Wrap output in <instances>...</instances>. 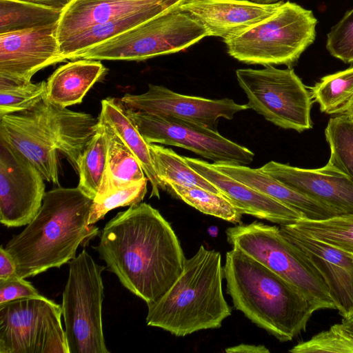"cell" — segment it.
<instances>
[{
  "instance_id": "7",
  "label": "cell",
  "mask_w": 353,
  "mask_h": 353,
  "mask_svg": "<svg viewBox=\"0 0 353 353\" xmlns=\"http://www.w3.org/2000/svg\"><path fill=\"white\" fill-rule=\"evenodd\" d=\"M227 241L297 288L317 308L334 309L319 271L283 236L279 227L254 221L226 230Z\"/></svg>"
},
{
  "instance_id": "3",
  "label": "cell",
  "mask_w": 353,
  "mask_h": 353,
  "mask_svg": "<svg viewBox=\"0 0 353 353\" xmlns=\"http://www.w3.org/2000/svg\"><path fill=\"white\" fill-rule=\"evenodd\" d=\"M223 276L236 310L281 342L305 332L318 311L297 288L236 248L226 253Z\"/></svg>"
},
{
  "instance_id": "29",
  "label": "cell",
  "mask_w": 353,
  "mask_h": 353,
  "mask_svg": "<svg viewBox=\"0 0 353 353\" xmlns=\"http://www.w3.org/2000/svg\"><path fill=\"white\" fill-rule=\"evenodd\" d=\"M108 148V134L98 122V129L85 148L79 164L77 188L92 200L96 196L105 171Z\"/></svg>"
},
{
  "instance_id": "6",
  "label": "cell",
  "mask_w": 353,
  "mask_h": 353,
  "mask_svg": "<svg viewBox=\"0 0 353 353\" xmlns=\"http://www.w3.org/2000/svg\"><path fill=\"white\" fill-rule=\"evenodd\" d=\"M316 24L311 10L286 1L270 17L224 42L228 54L242 63L290 67L314 41Z\"/></svg>"
},
{
  "instance_id": "9",
  "label": "cell",
  "mask_w": 353,
  "mask_h": 353,
  "mask_svg": "<svg viewBox=\"0 0 353 353\" xmlns=\"http://www.w3.org/2000/svg\"><path fill=\"white\" fill-rule=\"evenodd\" d=\"M104 269L85 250L70 262L61 305L68 353H110L102 324Z\"/></svg>"
},
{
  "instance_id": "1",
  "label": "cell",
  "mask_w": 353,
  "mask_h": 353,
  "mask_svg": "<svg viewBox=\"0 0 353 353\" xmlns=\"http://www.w3.org/2000/svg\"><path fill=\"white\" fill-rule=\"evenodd\" d=\"M94 248L121 283L147 305L172 287L185 260L170 224L146 203L117 213Z\"/></svg>"
},
{
  "instance_id": "21",
  "label": "cell",
  "mask_w": 353,
  "mask_h": 353,
  "mask_svg": "<svg viewBox=\"0 0 353 353\" xmlns=\"http://www.w3.org/2000/svg\"><path fill=\"white\" fill-rule=\"evenodd\" d=\"M212 164L229 176L294 209L305 219L318 221L341 216L335 208L288 187L260 168L228 163Z\"/></svg>"
},
{
  "instance_id": "15",
  "label": "cell",
  "mask_w": 353,
  "mask_h": 353,
  "mask_svg": "<svg viewBox=\"0 0 353 353\" xmlns=\"http://www.w3.org/2000/svg\"><path fill=\"white\" fill-rule=\"evenodd\" d=\"M58 24L0 34V77L28 83L41 69L65 61Z\"/></svg>"
},
{
  "instance_id": "14",
  "label": "cell",
  "mask_w": 353,
  "mask_h": 353,
  "mask_svg": "<svg viewBox=\"0 0 353 353\" xmlns=\"http://www.w3.org/2000/svg\"><path fill=\"white\" fill-rule=\"evenodd\" d=\"M132 110L156 115H167L192 121L216 130L220 118L232 119L239 112L249 109L228 98L210 99L176 93L163 85L149 84L140 94H125L119 98Z\"/></svg>"
},
{
  "instance_id": "37",
  "label": "cell",
  "mask_w": 353,
  "mask_h": 353,
  "mask_svg": "<svg viewBox=\"0 0 353 353\" xmlns=\"http://www.w3.org/2000/svg\"><path fill=\"white\" fill-rule=\"evenodd\" d=\"M39 294L30 282L19 276L0 281V304Z\"/></svg>"
},
{
  "instance_id": "31",
  "label": "cell",
  "mask_w": 353,
  "mask_h": 353,
  "mask_svg": "<svg viewBox=\"0 0 353 353\" xmlns=\"http://www.w3.org/2000/svg\"><path fill=\"white\" fill-rule=\"evenodd\" d=\"M296 230L353 256V219L336 216L325 220L301 218L290 224Z\"/></svg>"
},
{
  "instance_id": "16",
  "label": "cell",
  "mask_w": 353,
  "mask_h": 353,
  "mask_svg": "<svg viewBox=\"0 0 353 353\" xmlns=\"http://www.w3.org/2000/svg\"><path fill=\"white\" fill-rule=\"evenodd\" d=\"M289 243L321 274L335 310L343 319L353 316V256L311 237L290 225H280Z\"/></svg>"
},
{
  "instance_id": "20",
  "label": "cell",
  "mask_w": 353,
  "mask_h": 353,
  "mask_svg": "<svg viewBox=\"0 0 353 353\" xmlns=\"http://www.w3.org/2000/svg\"><path fill=\"white\" fill-rule=\"evenodd\" d=\"M185 0H75L62 13L59 43L95 25L151 9L170 10Z\"/></svg>"
},
{
  "instance_id": "27",
  "label": "cell",
  "mask_w": 353,
  "mask_h": 353,
  "mask_svg": "<svg viewBox=\"0 0 353 353\" xmlns=\"http://www.w3.org/2000/svg\"><path fill=\"white\" fill-rule=\"evenodd\" d=\"M149 150L157 176L165 185L172 182L183 186H198L221 193L213 184L194 170L184 157L176 154L171 148L149 143Z\"/></svg>"
},
{
  "instance_id": "26",
  "label": "cell",
  "mask_w": 353,
  "mask_h": 353,
  "mask_svg": "<svg viewBox=\"0 0 353 353\" xmlns=\"http://www.w3.org/2000/svg\"><path fill=\"white\" fill-rule=\"evenodd\" d=\"M310 89L322 112L353 119V66L322 77Z\"/></svg>"
},
{
  "instance_id": "28",
  "label": "cell",
  "mask_w": 353,
  "mask_h": 353,
  "mask_svg": "<svg viewBox=\"0 0 353 353\" xmlns=\"http://www.w3.org/2000/svg\"><path fill=\"white\" fill-rule=\"evenodd\" d=\"M62 13L19 0H0V34L57 23Z\"/></svg>"
},
{
  "instance_id": "2",
  "label": "cell",
  "mask_w": 353,
  "mask_h": 353,
  "mask_svg": "<svg viewBox=\"0 0 353 353\" xmlns=\"http://www.w3.org/2000/svg\"><path fill=\"white\" fill-rule=\"evenodd\" d=\"M92 200L77 187H58L46 192L33 220L5 246L17 274L26 279L74 259L79 245L99 234L88 223Z\"/></svg>"
},
{
  "instance_id": "38",
  "label": "cell",
  "mask_w": 353,
  "mask_h": 353,
  "mask_svg": "<svg viewBox=\"0 0 353 353\" xmlns=\"http://www.w3.org/2000/svg\"><path fill=\"white\" fill-rule=\"evenodd\" d=\"M18 276L15 262L9 252L3 247L0 248V281Z\"/></svg>"
},
{
  "instance_id": "41",
  "label": "cell",
  "mask_w": 353,
  "mask_h": 353,
  "mask_svg": "<svg viewBox=\"0 0 353 353\" xmlns=\"http://www.w3.org/2000/svg\"><path fill=\"white\" fill-rule=\"evenodd\" d=\"M341 324L347 332L353 337V316L348 319H343Z\"/></svg>"
},
{
  "instance_id": "44",
  "label": "cell",
  "mask_w": 353,
  "mask_h": 353,
  "mask_svg": "<svg viewBox=\"0 0 353 353\" xmlns=\"http://www.w3.org/2000/svg\"><path fill=\"white\" fill-rule=\"evenodd\" d=\"M344 216H347L351 217V218L353 219V215H344Z\"/></svg>"
},
{
  "instance_id": "34",
  "label": "cell",
  "mask_w": 353,
  "mask_h": 353,
  "mask_svg": "<svg viewBox=\"0 0 353 353\" xmlns=\"http://www.w3.org/2000/svg\"><path fill=\"white\" fill-rule=\"evenodd\" d=\"M289 352L292 353H353V337L341 323L321 332L310 339L299 343Z\"/></svg>"
},
{
  "instance_id": "8",
  "label": "cell",
  "mask_w": 353,
  "mask_h": 353,
  "mask_svg": "<svg viewBox=\"0 0 353 353\" xmlns=\"http://www.w3.org/2000/svg\"><path fill=\"white\" fill-rule=\"evenodd\" d=\"M208 36L205 27L176 7L77 55L72 60L143 61L182 51Z\"/></svg>"
},
{
  "instance_id": "4",
  "label": "cell",
  "mask_w": 353,
  "mask_h": 353,
  "mask_svg": "<svg viewBox=\"0 0 353 353\" xmlns=\"http://www.w3.org/2000/svg\"><path fill=\"white\" fill-rule=\"evenodd\" d=\"M98 122L90 114L70 110L45 96L29 110L0 116V139L28 159L46 181L59 185L58 153L79 173Z\"/></svg>"
},
{
  "instance_id": "19",
  "label": "cell",
  "mask_w": 353,
  "mask_h": 353,
  "mask_svg": "<svg viewBox=\"0 0 353 353\" xmlns=\"http://www.w3.org/2000/svg\"><path fill=\"white\" fill-rule=\"evenodd\" d=\"M187 163L213 184L242 214L285 225L299 221L303 215L294 209L219 171L199 159L184 157Z\"/></svg>"
},
{
  "instance_id": "24",
  "label": "cell",
  "mask_w": 353,
  "mask_h": 353,
  "mask_svg": "<svg viewBox=\"0 0 353 353\" xmlns=\"http://www.w3.org/2000/svg\"><path fill=\"white\" fill-rule=\"evenodd\" d=\"M105 127L108 134L107 161L102 181L92 202L100 201L146 177L134 155L117 136Z\"/></svg>"
},
{
  "instance_id": "5",
  "label": "cell",
  "mask_w": 353,
  "mask_h": 353,
  "mask_svg": "<svg viewBox=\"0 0 353 353\" xmlns=\"http://www.w3.org/2000/svg\"><path fill=\"white\" fill-rule=\"evenodd\" d=\"M221 255L201 245L172 287L148 305L147 325L176 336L216 329L230 316L231 308L223 292Z\"/></svg>"
},
{
  "instance_id": "23",
  "label": "cell",
  "mask_w": 353,
  "mask_h": 353,
  "mask_svg": "<svg viewBox=\"0 0 353 353\" xmlns=\"http://www.w3.org/2000/svg\"><path fill=\"white\" fill-rule=\"evenodd\" d=\"M99 123L106 126L127 146L141 163L151 187L150 197H160V190L167 185L157 176L151 159L149 143L137 129L119 98L108 97L101 101Z\"/></svg>"
},
{
  "instance_id": "32",
  "label": "cell",
  "mask_w": 353,
  "mask_h": 353,
  "mask_svg": "<svg viewBox=\"0 0 353 353\" xmlns=\"http://www.w3.org/2000/svg\"><path fill=\"white\" fill-rule=\"evenodd\" d=\"M325 135L330 150L328 163L353 181V119L343 116L330 118Z\"/></svg>"
},
{
  "instance_id": "43",
  "label": "cell",
  "mask_w": 353,
  "mask_h": 353,
  "mask_svg": "<svg viewBox=\"0 0 353 353\" xmlns=\"http://www.w3.org/2000/svg\"><path fill=\"white\" fill-rule=\"evenodd\" d=\"M253 1L255 2L259 3H262L263 1V0H253Z\"/></svg>"
},
{
  "instance_id": "30",
  "label": "cell",
  "mask_w": 353,
  "mask_h": 353,
  "mask_svg": "<svg viewBox=\"0 0 353 353\" xmlns=\"http://www.w3.org/2000/svg\"><path fill=\"white\" fill-rule=\"evenodd\" d=\"M166 185L179 199L202 213L233 223H239L241 221L242 214L221 193H215L198 186H183L172 182L166 183Z\"/></svg>"
},
{
  "instance_id": "35",
  "label": "cell",
  "mask_w": 353,
  "mask_h": 353,
  "mask_svg": "<svg viewBox=\"0 0 353 353\" xmlns=\"http://www.w3.org/2000/svg\"><path fill=\"white\" fill-rule=\"evenodd\" d=\"M148 178L140 182L121 189L114 194L98 202H92L88 223L94 225L98 221L103 219L110 210L124 206H131L142 201L147 192Z\"/></svg>"
},
{
  "instance_id": "17",
  "label": "cell",
  "mask_w": 353,
  "mask_h": 353,
  "mask_svg": "<svg viewBox=\"0 0 353 353\" xmlns=\"http://www.w3.org/2000/svg\"><path fill=\"white\" fill-rule=\"evenodd\" d=\"M263 172L288 187L337 210L353 215V181L330 163L306 169L271 161L260 168Z\"/></svg>"
},
{
  "instance_id": "42",
  "label": "cell",
  "mask_w": 353,
  "mask_h": 353,
  "mask_svg": "<svg viewBox=\"0 0 353 353\" xmlns=\"http://www.w3.org/2000/svg\"><path fill=\"white\" fill-rule=\"evenodd\" d=\"M279 1V0H263L262 3H272Z\"/></svg>"
},
{
  "instance_id": "18",
  "label": "cell",
  "mask_w": 353,
  "mask_h": 353,
  "mask_svg": "<svg viewBox=\"0 0 353 353\" xmlns=\"http://www.w3.org/2000/svg\"><path fill=\"white\" fill-rule=\"evenodd\" d=\"M283 1L259 3L247 0H185L179 7L206 29L208 36L224 40L274 14Z\"/></svg>"
},
{
  "instance_id": "11",
  "label": "cell",
  "mask_w": 353,
  "mask_h": 353,
  "mask_svg": "<svg viewBox=\"0 0 353 353\" xmlns=\"http://www.w3.org/2000/svg\"><path fill=\"white\" fill-rule=\"evenodd\" d=\"M61 315L41 294L0 304V353H68Z\"/></svg>"
},
{
  "instance_id": "40",
  "label": "cell",
  "mask_w": 353,
  "mask_h": 353,
  "mask_svg": "<svg viewBox=\"0 0 353 353\" xmlns=\"http://www.w3.org/2000/svg\"><path fill=\"white\" fill-rule=\"evenodd\" d=\"M228 353H268L270 350L262 345L240 344L225 350Z\"/></svg>"
},
{
  "instance_id": "10",
  "label": "cell",
  "mask_w": 353,
  "mask_h": 353,
  "mask_svg": "<svg viewBox=\"0 0 353 353\" xmlns=\"http://www.w3.org/2000/svg\"><path fill=\"white\" fill-rule=\"evenodd\" d=\"M236 77L248 108L267 121L299 132L312 128V97L294 69L243 68L236 70Z\"/></svg>"
},
{
  "instance_id": "33",
  "label": "cell",
  "mask_w": 353,
  "mask_h": 353,
  "mask_svg": "<svg viewBox=\"0 0 353 353\" xmlns=\"http://www.w3.org/2000/svg\"><path fill=\"white\" fill-rule=\"evenodd\" d=\"M46 94V81L15 83L0 77V116L25 111Z\"/></svg>"
},
{
  "instance_id": "13",
  "label": "cell",
  "mask_w": 353,
  "mask_h": 353,
  "mask_svg": "<svg viewBox=\"0 0 353 353\" xmlns=\"http://www.w3.org/2000/svg\"><path fill=\"white\" fill-rule=\"evenodd\" d=\"M44 178L24 156L0 139V221L8 228L27 225L46 194Z\"/></svg>"
},
{
  "instance_id": "12",
  "label": "cell",
  "mask_w": 353,
  "mask_h": 353,
  "mask_svg": "<svg viewBox=\"0 0 353 353\" xmlns=\"http://www.w3.org/2000/svg\"><path fill=\"white\" fill-rule=\"evenodd\" d=\"M125 110L148 143L183 148L213 163L248 165L253 161L254 154L250 150L228 139L217 130L172 116L147 114L126 108Z\"/></svg>"
},
{
  "instance_id": "36",
  "label": "cell",
  "mask_w": 353,
  "mask_h": 353,
  "mask_svg": "<svg viewBox=\"0 0 353 353\" xmlns=\"http://www.w3.org/2000/svg\"><path fill=\"white\" fill-rule=\"evenodd\" d=\"M326 48L334 57L345 63H353V8L331 28Z\"/></svg>"
},
{
  "instance_id": "25",
  "label": "cell",
  "mask_w": 353,
  "mask_h": 353,
  "mask_svg": "<svg viewBox=\"0 0 353 353\" xmlns=\"http://www.w3.org/2000/svg\"><path fill=\"white\" fill-rule=\"evenodd\" d=\"M167 11L143 10L90 27L61 41V54L65 60H72L75 55Z\"/></svg>"
},
{
  "instance_id": "22",
  "label": "cell",
  "mask_w": 353,
  "mask_h": 353,
  "mask_svg": "<svg viewBox=\"0 0 353 353\" xmlns=\"http://www.w3.org/2000/svg\"><path fill=\"white\" fill-rule=\"evenodd\" d=\"M75 60L58 68L46 81L47 99L65 108L81 103L107 70L99 60Z\"/></svg>"
},
{
  "instance_id": "39",
  "label": "cell",
  "mask_w": 353,
  "mask_h": 353,
  "mask_svg": "<svg viewBox=\"0 0 353 353\" xmlns=\"http://www.w3.org/2000/svg\"><path fill=\"white\" fill-rule=\"evenodd\" d=\"M63 12L75 0H19Z\"/></svg>"
}]
</instances>
